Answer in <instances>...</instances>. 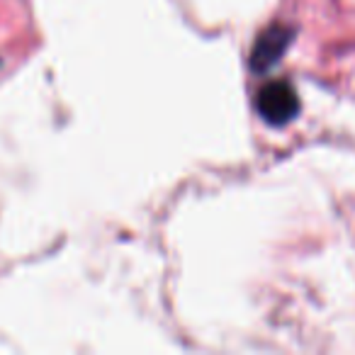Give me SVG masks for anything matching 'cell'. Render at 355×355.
Listing matches in <instances>:
<instances>
[{
    "mask_svg": "<svg viewBox=\"0 0 355 355\" xmlns=\"http://www.w3.org/2000/svg\"><path fill=\"white\" fill-rule=\"evenodd\" d=\"M256 107L261 117L270 124H287L300 112V98L287 80H272L258 90Z\"/></svg>",
    "mask_w": 355,
    "mask_h": 355,
    "instance_id": "1",
    "label": "cell"
},
{
    "mask_svg": "<svg viewBox=\"0 0 355 355\" xmlns=\"http://www.w3.org/2000/svg\"><path fill=\"white\" fill-rule=\"evenodd\" d=\"M292 40V32L285 30V27H270L266 30L261 37H258L256 46H253V56H251V66L256 71H266L285 54L287 44Z\"/></svg>",
    "mask_w": 355,
    "mask_h": 355,
    "instance_id": "2",
    "label": "cell"
}]
</instances>
